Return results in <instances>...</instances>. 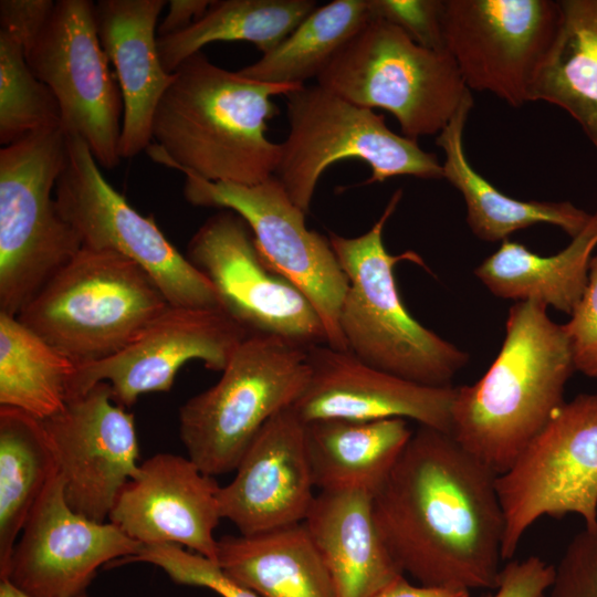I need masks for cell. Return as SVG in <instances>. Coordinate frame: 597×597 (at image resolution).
Listing matches in <instances>:
<instances>
[{"mask_svg":"<svg viewBox=\"0 0 597 597\" xmlns=\"http://www.w3.org/2000/svg\"><path fill=\"white\" fill-rule=\"evenodd\" d=\"M496 474L447 432L419 426L374 494L383 540L420 585L496 588L503 513Z\"/></svg>","mask_w":597,"mask_h":597,"instance_id":"cell-1","label":"cell"},{"mask_svg":"<svg viewBox=\"0 0 597 597\" xmlns=\"http://www.w3.org/2000/svg\"><path fill=\"white\" fill-rule=\"evenodd\" d=\"M174 76L153 117L146 151L154 161L216 182L252 186L274 176L281 143L266 136L279 113L272 97L302 85L248 78L201 51Z\"/></svg>","mask_w":597,"mask_h":597,"instance_id":"cell-2","label":"cell"},{"mask_svg":"<svg viewBox=\"0 0 597 597\" xmlns=\"http://www.w3.org/2000/svg\"><path fill=\"white\" fill-rule=\"evenodd\" d=\"M574 371L563 324L549 318L542 302H516L486 373L473 385L455 387L450 434L501 474L565 402Z\"/></svg>","mask_w":597,"mask_h":597,"instance_id":"cell-3","label":"cell"},{"mask_svg":"<svg viewBox=\"0 0 597 597\" xmlns=\"http://www.w3.org/2000/svg\"><path fill=\"white\" fill-rule=\"evenodd\" d=\"M401 197V189L392 193L367 232L355 238L334 232L328 235L348 277L339 328L347 352L363 363L420 385L450 387L469 355L408 312L398 291L395 266L402 261L425 263L413 251L390 254L383 241L385 224Z\"/></svg>","mask_w":597,"mask_h":597,"instance_id":"cell-4","label":"cell"},{"mask_svg":"<svg viewBox=\"0 0 597 597\" xmlns=\"http://www.w3.org/2000/svg\"><path fill=\"white\" fill-rule=\"evenodd\" d=\"M169 305L138 264L82 247L17 317L77 366L118 353Z\"/></svg>","mask_w":597,"mask_h":597,"instance_id":"cell-5","label":"cell"},{"mask_svg":"<svg viewBox=\"0 0 597 597\" xmlns=\"http://www.w3.org/2000/svg\"><path fill=\"white\" fill-rule=\"evenodd\" d=\"M210 388L179 409L188 458L206 474L234 471L247 449L277 412L292 407L310 376L307 348L250 334Z\"/></svg>","mask_w":597,"mask_h":597,"instance_id":"cell-6","label":"cell"},{"mask_svg":"<svg viewBox=\"0 0 597 597\" xmlns=\"http://www.w3.org/2000/svg\"><path fill=\"white\" fill-rule=\"evenodd\" d=\"M66 154L62 126L0 149V313L18 316L83 245L51 196Z\"/></svg>","mask_w":597,"mask_h":597,"instance_id":"cell-7","label":"cell"},{"mask_svg":"<svg viewBox=\"0 0 597 597\" xmlns=\"http://www.w3.org/2000/svg\"><path fill=\"white\" fill-rule=\"evenodd\" d=\"M289 134L281 143L274 176L290 199L305 213L322 174L334 163L355 158L369 165L362 185L397 176L443 179L442 164L420 148L417 139L390 130L383 114L357 106L315 85L284 95Z\"/></svg>","mask_w":597,"mask_h":597,"instance_id":"cell-8","label":"cell"},{"mask_svg":"<svg viewBox=\"0 0 597 597\" xmlns=\"http://www.w3.org/2000/svg\"><path fill=\"white\" fill-rule=\"evenodd\" d=\"M346 101L395 116L404 136L439 134L467 88L446 51L423 48L402 30L371 18L316 78Z\"/></svg>","mask_w":597,"mask_h":597,"instance_id":"cell-9","label":"cell"},{"mask_svg":"<svg viewBox=\"0 0 597 597\" xmlns=\"http://www.w3.org/2000/svg\"><path fill=\"white\" fill-rule=\"evenodd\" d=\"M511 559L530 526L543 516L577 514L597 526V394L565 401L495 479Z\"/></svg>","mask_w":597,"mask_h":597,"instance_id":"cell-10","label":"cell"},{"mask_svg":"<svg viewBox=\"0 0 597 597\" xmlns=\"http://www.w3.org/2000/svg\"><path fill=\"white\" fill-rule=\"evenodd\" d=\"M65 166L55 185L60 214L82 247L121 254L144 269L172 306L221 308L209 280L104 178L85 142L66 134Z\"/></svg>","mask_w":597,"mask_h":597,"instance_id":"cell-11","label":"cell"},{"mask_svg":"<svg viewBox=\"0 0 597 597\" xmlns=\"http://www.w3.org/2000/svg\"><path fill=\"white\" fill-rule=\"evenodd\" d=\"M184 196L198 207L228 209L249 226L262 260L292 282L317 311L334 349L347 352L339 313L348 277L328 237L310 230L305 213L275 176L252 185L216 182L186 172Z\"/></svg>","mask_w":597,"mask_h":597,"instance_id":"cell-12","label":"cell"},{"mask_svg":"<svg viewBox=\"0 0 597 597\" xmlns=\"http://www.w3.org/2000/svg\"><path fill=\"white\" fill-rule=\"evenodd\" d=\"M559 20L558 1L443 0L444 51L468 90L489 92L521 107L530 102Z\"/></svg>","mask_w":597,"mask_h":597,"instance_id":"cell-13","label":"cell"},{"mask_svg":"<svg viewBox=\"0 0 597 597\" xmlns=\"http://www.w3.org/2000/svg\"><path fill=\"white\" fill-rule=\"evenodd\" d=\"M27 61L54 94L64 132L80 136L100 167H116L124 103L98 38L95 3L56 1Z\"/></svg>","mask_w":597,"mask_h":597,"instance_id":"cell-14","label":"cell"},{"mask_svg":"<svg viewBox=\"0 0 597 597\" xmlns=\"http://www.w3.org/2000/svg\"><path fill=\"white\" fill-rule=\"evenodd\" d=\"M186 256L212 284L222 310L249 334L276 336L304 348L327 344L317 311L262 260L238 213L221 209L208 218L190 239Z\"/></svg>","mask_w":597,"mask_h":597,"instance_id":"cell-15","label":"cell"},{"mask_svg":"<svg viewBox=\"0 0 597 597\" xmlns=\"http://www.w3.org/2000/svg\"><path fill=\"white\" fill-rule=\"evenodd\" d=\"M249 335L221 308L169 305L118 353L77 365L69 400L104 381L117 405L132 407L143 394L170 390L178 370L190 360L222 371Z\"/></svg>","mask_w":597,"mask_h":597,"instance_id":"cell-16","label":"cell"},{"mask_svg":"<svg viewBox=\"0 0 597 597\" xmlns=\"http://www.w3.org/2000/svg\"><path fill=\"white\" fill-rule=\"evenodd\" d=\"M142 547L114 523L73 511L57 471L31 511L1 578L33 597H77L100 567Z\"/></svg>","mask_w":597,"mask_h":597,"instance_id":"cell-17","label":"cell"},{"mask_svg":"<svg viewBox=\"0 0 597 597\" xmlns=\"http://www.w3.org/2000/svg\"><path fill=\"white\" fill-rule=\"evenodd\" d=\"M42 421L67 504L93 521L106 522L124 485L139 473L133 413L114 401L103 381Z\"/></svg>","mask_w":597,"mask_h":597,"instance_id":"cell-18","label":"cell"},{"mask_svg":"<svg viewBox=\"0 0 597 597\" xmlns=\"http://www.w3.org/2000/svg\"><path fill=\"white\" fill-rule=\"evenodd\" d=\"M219 488L189 458L157 453L124 485L108 521L143 546H185L217 563Z\"/></svg>","mask_w":597,"mask_h":597,"instance_id":"cell-19","label":"cell"},{"mask_svg":"<svg viewBox=\"0 0 597 597\" xmlns=\"http://www.w3.org/2000/svg\"><path fill=\"white\" fill-rule=\"evenodd\" d=\"M234 478L219 488L222 519L242 535L303 523L316 494L305 423L293 407L272 417L241 458Z\"/></svg>","mask_w":597,"mask_h":597,"instance_id":"cell-20","label":"cell"},{"mask_svg":"<svg viewBox=\"0 0 597 597\" xmlns=\"http://www.w3.org/2000/svg\"><path fill=\"white\" fill-rule=\"evenodd\" d=\"M311 376L292 406L304 423L322 419L413 420L450 433L455 387H430L376 369L327 344L307 348Z\"/></svg>","mask_w":597,"mask_h":597,"instance_id":"cell-21","label":"cell"},{"mask_svg":"<svg viewBox=\"0 0 597 597\" xmlns=\"http://www.w3.org/2000/svg\"><path fill=\"white\" fill-rule=\"evenodd\" d=\"M164 0H101L95 3L97 33L114 65L124 113L121 158H132L151 144L156 107L174 73L165 71L155 35Z\"/></svg>","mask_w":597,"mask_h":597,"instance_id":"cell-22","label":"cell"},{"mask_svg":"<svg viewBox=\"0 0 597 597\" xmlns=\"http://www.w3.org/2000/svg\"><path fill=\"white\" fill-rule=\"evenodd\" d=\"M303 523L335 597H374L404 575L379 532L371 492L358 488L320 491Z\"/></svg>","mask_w":597,"mask_h":597,"instance_id":"cell-23","label":"cell"},{"mask_svg":"<svg viewBox=\"0 0 597 597\" xmlns=\"http://www.w3.org/2000/svg\"><path fill=\"white\" fill-rule=\"evenodd\" d=\"M473 97L469 92L436 144L443 150V179L463 197L467 222L473 234L488 242L504 241L517 230L547 223L570 238L587 224L590 213L569 201L521 200L505 195L480 175L469 163L463 147V132Z\"/></svg>","mask_w":597,"mask_h":597,"instance_id":"cell-24","label":"cell"},{"mask_svg":"<svg viewBox=\"0 0 597 597\" xmlns=\"http://www.w3.org/2000/svg\"><path fill=\"white\" fill-rule=\"evenodd\" d=\"M412 433L402 418L322 419L305 423L314 486L320 491L358 488L375 494Z\"/></svg>","mask_w":597,"mask_h":597,"instance_id":"cell-25","label":"cell"},{"mask_svg":"<svg viewBox=\"0 0 597 597\" xmlns=\"http://www.w3.org/2000/svg\"><path fill=\"white\" fill-rule=\"evenodd\" d=\"M217 564L261 597H335L304 523L218 540Z\"/></svg>","mask_w":597,"mask_h":597,"instance_id":"cell-26","label":"cell"},{"mask_svg":"<svg viewBox=\"0 0 597 597\" xmlns=\"http://www.w3.org/2000/svg\"><path fill=\"white\" fill-rule=\"evenodd\" d=\"M596 249L597 210L556 254L542 256L507 239L476 266L474 274L500 298L534 300L570 315L586 289L589 262Z\"/></svg>","mask_w":597,"mask_h":597,"instance_id":"cell-27","label":"cell"},{"mask_svg":"<svg viewBox=\"0 0 597 597\" xmlns=\"http://www.w3.org/2000/svg\"><path fill=\"white\" fill-rule=\"evenodd\" d=\"M558 2V30L532 83L530 102L566 111L597 151V0Z\"/></svg>","mask_w":597,"mask_h":597,"instance_id":"cell-28","label":"cell"},{"mask_svg":"<svg viewBox=\"0 0 597 597\" xmlns=\"http://www.w3.org/2000/svg\"><path fill=\"white\" fill-rule=\"evenodd\" d=\"M57 471L43 421L0 406V578L31 511Z\"/></svg>","mask_w":597,"mask_h":597,"instance_id":"cell-29","label":"cell"},{"mask_svg":"<svg viewBox=\"0 0 597 597\" xmlns=\"http://www.w3.org/2000/svg\"><path fill=\"white\" fill-rule=\"evenodd\" d=\"M316 8L314 0H213L190 27L157 38L160 61L172 74L205 45L221 41L250 42L262 54L268 53Z\"/></svg>","mask_w":597,"mask_h":597,"instance_id":"cell-30","label":"cell"},{"mask_svg":"<svg viewBox=\"0 0 597 597\" xmlns=\"http://www.w3.org/2000/svg\"><path fill=\"white\" fill-rule=\"evenodd\" d=\"M75 368L17 316L0 313V406L45 420L67 404Z\"/></svg>","mask_w":597,"mask_h":597,"instance_id":"cell-31","label":"cell"},{"mask_svg":"<svg viewBox=\"0 0 597 597\" xmlns=\"http://www.w3.org/2000/svg\"><path fill=\"white\" fill-rule=\"evenodd\" d=\"M370 19L368 0H334L317 7L277 46L238 72L264 83L305 85Z\"/></svg>","mask_w":597,"mask_h":597,"instance_id":"cell-32","label":"cell"},{"mask_svg":"<svg viewBox=\"0 0 597 597\" xmlns=\"http://www.w3.org/2000/svg\"><path fill=\"white\" fill-rule=\"evenodd\" d=\"M61 125L50 87L32 72L21 45L0 31V144Z\"/></svg>","mask_w":597,"mask_h":597,"instance_id":"cell-33","label":"cell"},{"mask_svg":"<svg viewBox=\"0 0 597 597\" xmlns=\"http://www.w3.org/2000/svg\"><path fill=\"white\" fill-rule=\"evenodd\" d=\"M130 563L151 564L161 568L176 584L205 587L221 597H261L231 578L216 562L179 545H146L136 555L116 561L106 568Z\"/></svg>","mask_w":597,"mask_h":597,"instance_id":"cell-34","label":"cell"},{"mask_svg":"<svg viewBox=\"0 0 597 597\" xmlns=\"http://www.w3.org/2000/svg\"><path fill=\"white\" fill-rule=\"evenodd\" d=\"M443 0H368L370 17L402 30L417 44L444 51Z\"/></svg>","mask_w":597,"mask_h":597,"instance_id":"cell-35","label":"cell"},{"mask_svg":"<svg viewBox=\"0 0 597 597\" xmlns=\"http://www.w3.org/2000/svg\"><path fill=\"white\" fill-rule=\"evenodd\" d=\"M554 569L551 597H597V526L577 533Z\"/></svg>","mask_w":597,"mask_h":597,"instance_id":"cell-36","label":"cell"},{"mask_svg":"<svg viewBox=\"0 0 597 597\" xmlns=\"http://www.w3.org/2000/svg\"><path fill=\"white\" fill-rule=\"evenodd\" d=\"M563 326L570 344L575 370L597 379V250L589 262L584 294Z\"/></svg>","mask_w":597,"mask_h":597,"instance_id":"cell-37","label":"cell"},{"mask_svg":"<svg viewBox=\"0 0 597 597\" xmlns=\"http://www.w3.org/2000/svg\"><path fill=\"white\" fill-rule=\"evenodd\" d=\"M52 0H1V30L18 42L25 56L46 28L55 8Z\"/></svg>","mask_w":597,"mask_h":597,"instance_id":"cell-38","label":"cell"},{"mask_svg":"<svg viewBox=\"0 0 597 597\" xmlns=\"http://www.w3.org/2000/svg\"><path fill=\"white\" fill-rule=\"evenodd\" d=\"M554 566L537 556L511 561L500 572L491 597H544L554 579Z\"/></svg>","mask_w":597,"mask_h":597,"instance_id":"cell-39","label":"cell"},{"mask_svg":"<svg viewBox=\"0 0 597 597\" xmlns=\"http://www.w3.org/2000/svg\"><path fill=\"white\" fill-rule=\"evenodd\" d=\"M211 4V0H171L168 12L159 24L158 38L169 36L184 31L201 18Z\"/></svg>","mask_w":597,"mask_h":597,"instance_id":"cell-40","label":"cell"},{"mask_svg":"<svg viewBox=\"0 0 597 597\" xmlns=\"http://www.w3.org/2000/svg\"><path fill=\"white\" fill-rule=\"evenodd\" d=\"M374 597H470V590L412 585L402 575Z\"/></svg>","mask_w":597,"mask_h":597,"instance_id":"cell-41","label":"cell"},{"mask_svg":"<svg viewBox=\"0 0 597 597\" xmlns=\"http://www.w3.org/2000/svg\"><path fill=\"white\" fill-rule=\"evenodd\" d=\"M0 597H33L15 587L8 578L0 579ZM77 597H90L86 593Z\"/></svg>","mask_w":597,"mask_h":597,"instance_id":"cell-42","label":"cell"}]
</instances>
